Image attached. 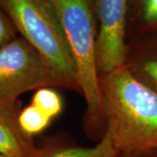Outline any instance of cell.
<instances>
[{"label":"cell","instance_id":"cell-1","mask_svg":"<svg viewBox=\"0 0 157 157\" xmlns=\"http://www.w3.org/2000/svg\"><path fill=\"white\" fill-rule=\"evenodd\" d=\"M106 135L119 152L157 149V94L125 65L100 78Z\"/></svg>","mask_w":157,"mask_h":157},{"label":"cell","instance_id":"cell-2","mask_svg":"<svg viewBox=\"0 0 157 157\" xmlns=\"http://www.w3.org/2000/svg\"><path fill=\"white\" fill-rule=\"evenodd\" d=\"M61 25L75 61L78 86L90 118L103 117L99 70L96 60L98 20L96 0H47Z\"/></svg>","mask_w":157,"mask_h":157},{"label":"cell","instance_id":"cell-3","mask_svg":"<svg viewBox=\"0 0 157 157\" xmlns=\"http://www.w3.org/2000/svg\"><path fill=\"white\" fill-rule=\"evenodd\" d=\"M18 34L72 86H78L73 53L61 25L47 0H0Z\"/></svg>","mask_w":157,"mask_h":157},{"label":"cell","instance_id":"cell-4","mask_svg":"<svg viewBox=\"0 0 157 157\" xmlns=\"http://www.w3.org/2000/svg\"><path fill=\"white\" fill-rule=\"evenodd\" d=\"M72 86L21 36L0 47V106L32 90Z\"/></svg>","mask_w":157,"mask_h":157},{"label":"cell","instance_id":"cell-5","mask_svg":"<svg viewBox=\"0 0 157 157\" xmlns=\"http://www.w3.org/2000/svg\"><path fill=\"white\" fill-rule=\"evenodd\" d=\"M98 70L107 74L127 65L128 0H96Z\"/></svg>","mask_w":157,"mask_h":157},{"label":"cell","instance_id":"cell-6","mask_svg":"<svg viewBox=\"0 0 157 157\" xmlns=\"http://www.w3.org/2000/svg\"><path fill=\"white\" fill-rule=\"evenodd\" d=\"M18 102L0 106V154L6 157H34L36 148L32 137L20 128Z\"/></svg>","mask_w":157,"mask_h":157},{"label":"cell","instance_id":"cell-7","mask_svg":"<svg viewBox=\"0 0 157 157\" xmlns=\"http://www.w3.org/2000/svg\"><path fill=\"white\" fill-rule=\"evenodd\" d=\"M139 45L147 57L137 61L135 67H129L135 75L157 94V32L144 33Z\"/></svg>","mask_w":157,"mask_h":157},{"label":"cell","instance_id":"cell-8","mask_svg":"<svg viewBox=\"0 0 157 157\" xmlns=\"http://www.w3.org/2000/svg\"><path fill=\"white\" fill-rule=\"evenodd\" d=\"M120 152L106 134L101 140L91 147H67L59 149H39L34 157H117Z\"/></svg>","mask_w":157,"mask_h":157},{"label":"cell","instance_id":"cell-9","mask_svg":"<svg viewBox=\"0 0 157 157\" xmlns=\"http://www.w3.org/2000/svg\"><path fill=\"white\" fill-rule=\"evenodd\" d=\"M141 34L157 32V0H128V25Z\"/></svg>","mask_w":157,"mask_h":157},{"label":"cell","instance_id":"cell-10","mask_svg":"<svg viewBox=\"0 0 157 157\" xmlns=\"http://www.w3.org/2000/svg\"><path fill=\"white\" fill-rule=\"evenodd\" d=\"M52 119L33 106L30 105L22 109L17 117L20 128L28 136L38 135L50 124Z\"/></svg>","mask_w":157,"mask_h":157},{"label":"cell","instance_id":"cell-11","mask_svg":"<svg viewBox=\"0 0 157 157\" xmlns=\"http://www.w3.org/2000/svg\"><path fill=\"white\" fill-rule=\"evenodd\" d=\"M32 105L51 119L59 115L63 108L61 97L52 87H42L36 90L32 99Z\"/></svg>","mask_w":157,"mask_h":157},{"label":"cell","instance_id":"cell-12","mask_svg":"<svg viewBox=\"0 0 157 157\" xmlns=\"http://www.w3.org/2000/svg\"><path fill=\"white\" fill-rule=\"evenodd\" d=\"M18 36L17 30L6 12L0 7V47Z\"/></svg>","mask_w":157,"mask_h":157},{"label":"cell","instance_id":"cell-13","mask_svg":"<svg viewBox=\"0 0 157 157\" xmlns=\"http://www.w3.org/2000/svg\"><path fill=\"white\" fill-rule=\"evenodd\" d=\"M0 157H6V156H4L3 155H1V154H0Z\"/></svg>","mask_w":157,"mask_h":157}]
</instances>
